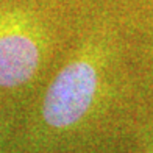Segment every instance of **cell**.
Listing matches in <instances>:
<instances>
[{
	"instance_id": "obj_1",
	"label": "cell",
	"mask_w": 153,
	"mask_h": 153,
	"mask_svg": "<svg viewBox=\"0 0 153 153\" xmlns=\"http://www.w3.org/2000/svg\"><path fill=\"white\" fill-rule=\"evenodd\" d=\"M100 59L102 42L92 38L58 72L47 89L41 108L47 127L69 130L85 119L99 92Z\"/></svg>"
},
{
	"instance_id": "obj_2",
	"label": "cell",
	"mask_w": 153,
	"mask_h": 153,
	"mask_svg": "<svg viewBox=\"0 0 153 153\" xmlns=\"http://www.w3.org/2000/svg\"><path fill=\"white\" fill-rule=\"evenodd\" d=\"M42 28L33 13L0 10V88L28 83L41 66Z\"/></svg>"
},
{
	"instance_id": "obj_3",
	"label": "cell",
	"mask_w": 153,
	"mask_h": 153,
	"mask_svg": "<svg viewBox=\"0 0 153 153\" xmlns=\"http://www.w3.org/2000/svg\"><path fill=\"white\" fill-rule=\"evenodd\" d=\"M2 145H3V137H2V133H0V153H2Z\"/></svg>"
}]
</instances>
